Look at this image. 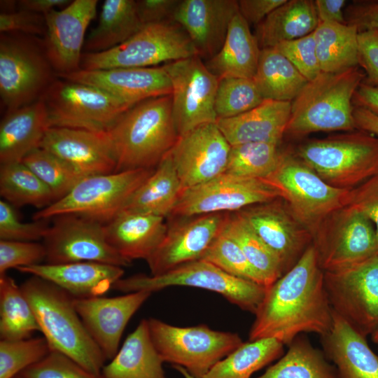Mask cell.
I'll use <instances>...</instances> for the list:
<instances>
[{"label":"cell","instance_id":"obj_1","mask_svg":"<svg viewBox=\"0 0 378 378\" xmlns=\"http://www.w3.org/2000/svg\"><path fill=\"white\" fill-rule=\"evenodd\" d=\"M332 309L313 244L296 264L267 288L250 328L249 340L272 338L289 345L298 335H326Z\"/></svg>","mask_w":378,"mask_h":378},{"label":"cell","instance_id":"obj_2","mask_svg":"<svg viewBox=\"0 0 378 378\" xmlns=\"http://www.w3.org/2000/svg\"><path fill=\"white\" fill-rule=\"evenodd\" d=\"M108 132L117 160L115 172L155 169L179 137L171 94L150 98L132 106Z\"/></svg>","mask_w":378,"mask_h":378},{"label":"cell","instance_id":"obj_3","mask_svg":"<svg viewBox=\"0 0 378 378\" xmlns=\"http://www.w3.org/2000/svg\"><path fill=\"white\" fill-rule=\"evenodd\" d=\"M20 288L50 350L101 374L106 360L85 329L74 307V298L55 284L34 275Z\"/></svg>","mask_w":378,"mask_h":378},{"label":"cell","instance_id":"obj_4","mask_svg":"<svg viewBox=\"0 0 378 378\" xmlns=\"http://www.w3.org/2000/svg\"><path fill=\"white\" fill-rule=\"evenodd\" d=\"M365 77L360 66L340 73L321 72L291 102L285 134L302 137L319 132L356 130L353 97Z\"/></svg>","mask_w":378,"mask_h":378},{"label":"cell","instance_id":"obj_5","mask_svg":"<svg viewBox=\"0 0 378 378\" xmlns=\"http://www.w3.org/2000/svg\"><path fill=\"white\" fill-rule=\"evenodd\" d=\"M295 154L338 188L351 190L378 174V136L359 130L307 140Z\"/></svg>","mask_w":378,"mask_h":378},{"label":"cell","instance_id":"obj_6","mask_svg":"<svg viewBox=\"0 0 378 378\" xmlns=\"http://www.w3.org/2000/svg\"><path fill=\"white\" fill-rule=\"evenodd\" d=\"M265 180L312 237L328 216L347 204L350 190L326 183L295 153L281 151L276 168Z\"/></svg>","mask_w":378,"mask_h":378},{"label":"cell","instance_id":"obj_7","mask_svg":"<svg viewBox=\"0 0 378 378\" xmlns=\"http://www.w3.org/2000/svg\"><path fill=\"white\" fill-rule=\"evenodd\" d=\"M185 30L169 20L144 25L123 43L106 51L83 53L80 69L158 66L195 56Z\"/></svg>","mask_w":378,"mask_h":378},{"label":"cell","instance_id":"obj_8","mask_svg":"<svg viewBox=\"0 0 378 378\" xmlns=\"http://www.w3.org/2000/svg\"><path fill=\"white\" fill-rule=\"evenodd\" d=\"M147 320L152 342L163 361L182 367L197 378H203L244 342L237 333L215 330L205 324L179 327L154 318Z\"/></svg>","mask_w":378,"mask_h":378},{"label":"cell","instance_id":"obj_9","mask_svg":"<svg viewBox=\"0 0 378 378\" xmlns=\"http://www.w3.org/2000/svg\"><path fill=\"white\" fill-rule=\"evenodd\" d=\"M182 286L213 291L243 310L255 314L267 288L257 283L232 276L204 260L183 264L157 276L135 274L120 279L112 289L126 293L146 290L154 292Z\"/></svg>","mask_w":378,"mask_h":378},{"label":"cell","instance_id":"obj_10","mask_svg":"<svg viewBox=\"0 0 378 378\" xmlns=\"http://www.w3.org/2000/svg\"><path fill=\"white\" fill-rule=\"evenodd\" d=\"M155 169L88 176L64 197L36 212L34 220L74 214L106 224L116 216Z\"/></svg>","mask_w":378,"mask_h":378},{"label":"cell","instance_id":"obj_11","mask_svg":"<svg viewBox=\"0 0 378 378\" xmlns=\"http://www.w3.org/2000/svg\"><path fill=\"white\" fill-rule=\"evenodd\" d=\"M23 35H1L0 96L8 112L40 99L55 80L43 43Z\"/></svg>","mask_w":378,"mask_h":378},{"label":"cell","instance_id":"obj_12","mask_svg":"<svg viewBox=\"0 0 378 378\" xmlns=\"http://www.w3.org/2000/svg\"><path fill=\"white\" fill-rule=\"evenodd\" d=\"M50 127L106 132L130 107L99 88L59 78L41 98Z\"/></svg>","mask_w":378,"mask_h":378},{"label":"cell","instance_id":"obj_13","mask_svg":"<svg viewBox=\"0 0 378 378\" xmlns=\"http://www.w3.org/2000/svg\"><path fill=\"white\" fill-rule=\"evenodd\" d=\"M332 311L367 337L378 330V253L346 268L324 272Z\"/></svg>","mask_w":378,"mask_h":378},{"label":"cell","instance_id":"obj_14","mask_svg":"<svg viewBox=\"0 0 378 378\" xmlns=\"http://www.w3.org/2000/svg\"><path fill=\"white\" fill-rule=\"evenodd\" d=\"M313 245L324 272L346 268L378 253L373 223L347 205L321 223L313 234Z\"/></svg>","mask_w":378,"mask_h":378},{"label":"cell","instance_id":"obj_15","mask_svg":"<svg viewBox=\"0 0 378 378\" xmlns=\"http://www.w3.org/2000/svg\"><path fill=\"white\" fill-rule=\"evenodd\" d=\"M281 198L265 179L223 173L205 183L182 189L169 218L234 213L247 206Z\"/></svg>","mask_w":378,"mask_h":378},{"label":"cell","instance_id":"obj_16","mask_svg":"<svg viewBox=\"0 0 378 378\" xmlns=\"http://www.w3.org/2000/svg\"><path fill=\"white\" fill-rule=\"evenodd\" d=\"M162 66L171 81L172 114L178 135L216 122L214 103L219 79L204 62L195 55Z\"/></svg>","mask_w":378,"mask_h":378},{"label":"cell","instance_id":"obj_17","mask_svg":"<svg viewBox=\"0 0 378 378\" xmlns=\"http://www.w3.org/2000/svg\"><path fill=\"white\" fill-rule=\"evenodd\" d=\"M52 218L43 239L46 263L96 262L121 267L131 264L108 244L104 224L74 214Z\"/></svg>","mask_w":378,"mask_h":378},{"label":"cell","instance_id":"obj_18","mask_svg":"<svg viewBox=\"0 0 378 378\" xmlns=\"http://www.w3.org/2000/svg\"><path fill=\"white\" fill-rule=\"evenodd\" d=\"M278 258L284 274L313 244V237L281 198L253 204L237 212Z\"/></svg>","mask_w":378,"mask_h":378},{"label":"cell","instance_id":"obj_19","mask_svg":"<svg viewBox=\"0 0 378 378\" xmlns=\"http://www.w3.org/2000/svg\"><path fill=\"white\" fill-rule=\"evenodd\" d=\"M228 213L172 218L165 236L146 260L150 275L164 274L183 264L200 260L222 232Z\"/></svg>","mask_w":378,"mask_h":378},{"label":"cell","instance_id":"obj_20","mask_svg":"<svg viewBox=\"0 0 378 378\" xmlns=\"http://www.w3.org/2000/svg\"><path fill=\"white\" fill-rule=\"evenodd\" d=\"M97 3V0H74L44 15V48L57 76L80 69L85 32L96 17Z\"/></svg>","mask_w":378,"mask_h":378},{"label":"cell","instance_id":"obj_21","mask_svg":"<svg viewBox=\"0 0 378 378\" xmlns=\"http://www.w3.org/2000/svg\"><path fill=\"white\" fill-rule=\"evenodd\" d=\"M230 148L216 122L200 125L179 136L170 154L183 189L225 173Z\"/></svg>","mask_w":378,"mask_h":378},{"label":"cell","instance_id":"obj_22","mask_svg":"<svg viewBox=\"0 0 378 378\" xmlns=\"http://www.w3.org/2000/svg\"><path fill=\"white\" fill-rule=\"evenodd\" d=\"M151 294L141 290L113 298H74V307L85 329L106 360L116 355L128 321Z\"/></svg>","mask_w":378,"mask_h":378},{"label":"cell","instance_id":"obj_23","mask_svg":"<svg viewBox=\"0 0 378 378\" xmlns=\"http://www.w3.org/2000/svg\"><path fill=\"white\" fill-rule=\"evenodd\" d=\"M65 160L85 176L115 172L117 160L106 132L49 127L41 147Z\"/></svg>","mask_w":378,"mask_h":378},{"label":"cell","instance_id":"obj_24","mask_svg":"<svg viewBox=\"0 0 378 378\" xmlns=\"http://www.w3.org/2000/svg\"><path fill=\"white\" fill-rule=\"evenodd\" d=\"M58 76L99 88L130 108L146 99L172 94L170 79L162 65L102 70L80 69Z\"/></svg>","mask_w":378,"mask_h":378},{"label":"cell","instance_id":"obj_25","mask_svg":"<svg viewBox=\"0 0 378 378\" xmlns=\"http://www.w3.org/2000/svg\"><path fill=\"white\" fill-rule=\"evenodd\" d=\"M238 12L235 0H181L172 20L187 33L197 56L207 61L222 48Z\"/></svg>","mask_w":378,"mask_h":378},{"label":"cell","instance_id":"obj_26","mask_svg":"<svg viewBox=\"0 0 378 378\" xmlns=\"http://www.w3.org/2000/svg\"><path fill=\"white\" fill-rule=\"evenodd\" d=\"M17 270L55 284L74 299L103 295L124 274L121 267L96 262L40 263Z\"/></svg>","mask_w":378,"mask_h":378},{"label":"cell","instance_id":"obj_27","mask_svg":"<svg viewBox=\"0 0 378 378\" xmlns=\"http://www.w3.org/2000/svg\"><path fill=\"white\" fill-rule=\"evenodd\" d=\"M330 330L321 337L323 351L339 378H378V356L366 337L332 311Z\"/></svg>","mask_w":378,"mask_h":378},{"label":"cell","instance_id":"obj_28","mask_svg":"<svg viewBox=\"0 0 378 378\" xmlns=\"http://www.w3.org/2000/svg\"><path fill=\"white\" fill-rule=\"evenodd\" d=\"M291 102L264 99L235 117L218 119L216 124L231 146L252 142L279 145L286 134Z\"/></svg>","mask_w":378,"mask_h":378},{"label":"cell","instance_id":"obj_29","mask_svg":"<svg viewBox=\"0 0 378 378\" xmlns=\"http://www.w3.org/2000/svg\"><path fill=\"white\" fill-rule=\"evenodd\" d=\"M164 217L122 210L104 225L108 244L132 262L147 260L163 240L167 230Z\"/></svg>","mask_w":378,"mask_h":378},{"label":"cell","instance_id":"obj_30","mask_svg":"<svg viewBox=\"0 0 378 378\" xmlns=\"http://www.w3.org/2000/svg\"><path fill=\"white\" fill-rule=\"evenodd\" d=\"M50 127L48 113L41 99L8 111L0 124V162H22L41 147Z\"/></svg>","mask_w":378,"mask_h":378},{"label":"cell","instance_id":"obj_31","mask_svg":"<svg viewBox=\"0 0 378 378\" xmlns=\"http://www.w3.org/2000/svg\"><path fill=\"white\" fill-rule=\"evenodd\" d=\"M260 50L248 23L239 11L230 24L222 48L204 63L218 79L226 77L253 78Z\"/></svg>","mask_w":378,"mask_h":378},{"label":"cell","instance_id":"obj_32","mask_svg":"<svg viewBox=\"0 0 378 378\" xmlns=\"http://www.w3.org/2000/svg\"><path fill=\"white\" fill-rule=\"evenodd\" d=\"M163 360L152 342L148 320L142 319L116 355L102 368L103 378H167Z\"/></svg>","mask_w":378,"mask_h":378},{"label":"cell","instance_id":"obj_33","mask_svg":"<svg viewBox=\"0 0 378 378\" xmlns=\"http://www.w3.org/2000/svg\"><path fill=\"white\" fill-rule=\"evenodd\" d=\"M319 20L314 1L286 0L257 25L260 48H272L312 34Z\"/></svg>","mask_w":378,"mask_h":378},{"label":"cell","instance_id":"obj_34","mask_svg":"<svg viewBox=\"0 0 378 378\" xmlns=\"http://www.w3.org/2000/svg\"><path fill=\"white\" fill-rule=\"evenodd\" d=\"M182 189L169 151L132 195L122 210L169 217Z\"/></svg>","mask_w":378,"mask_h":378},{"label":"cell","instance_id":"obj_35","mask_svg":"<svg viewBox=\"0 0 378 378\" xmlns=\"http://www.w3.org/2000/svg\"><path fill=\"white\" fill-rule=\"evenodd\" d=\"M144 24L134 0H106L103 3L97 26L85 41L87 52L111 50L128 40Z\"/></svg>","mask_w":378,"mask_h":378},{"label":"cell","instance_id":"obj_36","mask_svg":"<svg viewBox=\"0 0 378 378\" xmlns=\"http://www.w3.org/2000/svg\"><path fill=\"white\" fill-rule=\"evenodd\" d=\"M358 33L353 25L319 21L313 36L321 72L340 73L359 66Z\"/></svg>","mask_w":378,"mask_h":378},{"label":"cell","instance_id":"obj_37","mask_svg":"<svg viewBox=\"0 0 378 378\" xmlns=\"http://www.w3.org/2000/svg\"><path fill=\"white\" fill-rule=\"evenodd\" d=\"M253 80L264 99L293 102L308 80L275 48L260 50Z\"/></svg>","mask_w":378,"mask_h":378},{"label":"cell","instance_id":"obj_38","mask_svg":"<svg viewBox=\"0 0 378 378\" xmlns=\"http://www.w3.org/2000/svg\"><path fill=\"white\" fill-rule=\"evenodd\" d=\"M256 378H339L323 351L315 348L304 334L297 336L286 353Z\"/></svg>","mask_w":378,"mask_h":378},{"label":"cell","instance_id":"obj_39","mask_svg":"<svg viewBox=\"0 0 378 378\" xmlns=\"http://www.w3.org/2000/svg\"><path fill=\"white\" fill-rule=\"evenodd\" d=\"M284 344L272 338L248 340L218 361L203 378H251L284 354Z\"/></svg>","mask_w":378,"mask_h":378},{"label":"cell","instance_id":"obj_40","mask_svg":"<svg viewBox=\"0 0 378 378\" xmlns=\"http://www.w3.org/2000/svg\"><path fill=\"white\" fill-rule=\"evenodd\" d=\"M223 232L239 246L264 286L269 287L284 274L276 255L237 212L228 213Z\"/></svg>","mask_w":378,"mask_h":378},{"label":"cell","instance_id":"obj_41","mask_svg":"<svg viewBox=\"0 0 378 378\" xmlns=\"http://www.w3.org/2000/svg\"><path fill=\"white\" fill-rule=\"evenodd\" d=\"M37 330L35 315L20 286L6 274L0 275L1 340L30 338Z\"/></svg>","mask_w":378,"mask_h":378},{"label":"cell","instance_id":"obj_42","mask_svg":"<svg viewBox=\"0 0 378 378\" xmlns=\"http://www.w3.org/2000/svg\"><path fill=\"white\" fill-rule=\"evenodd\" d=\"M0 194L9 204L44 209L55 202L45 183L22 162L1 164Z\"/></svg>","mask_w":378,"mask_h":378},{"label":"cell","instance_id":"obj_43","mask_svg":"<svg viewBox=\"0 0 378 378\" xmlns=\"http://www.w3.org/2000/svg\"><path fill=\"white\" fill-rule=\"evenodd\" d=\"M279 145L252 142L231 146L225 173L247 178L265 179L276 168Z\"/></svg>","mask_w":378,"mask_h":378},{"label":"cell","instance_id":"obj_44","mask_svg":"<svg viewBox=\"0 0 378 378\" xmlns=\"http://www.w3.org/2000/svg\"><path fill=\"white\" fill-rule=\"evenodd\" d=\"M22 162L50 189L55 202L66 195L87 176L65 160L42 148L31 152Z\"/></svg>","mask_w":378,"mask_h":378},{"label":"cell","instance_id":"obj_45","mask_svg":"<svg viewBox=\"0 0 378 378\" xmlns=\"http://www.w3.org/2000/svg\"><path fill=\"white\" fill-rule=\"evenodd\" d=\"M263 100L253 78H220L214 103L217 120L241 115L256 107Z\"/></svg>","mask_w":378,"mask_h":378},{"label":"cell","instance_id":"obj_46","mask_svg":"<svg viewBox=\"0 0 378 378\" xmlns=\"http://www.w3.org/2000/svg\"><path fill=\"white\" fill-rule=\"evenodd\" d=\"M44 337L0 342V378H14L50 351Z\"/></svg>","mask_w":378,"mask_h":378},{"label":"cell","instance_id":"obj_47","mask_svg":"<svg viewBox=\"0 0 378 378\" xmlns=\"http://www.w3.org/2000/svg\"><path fill=\"white\" fill-rule=\"evenodd\" d=\"M201 260L216 265L232 276L263 286L261 279L250 265L239 246L223 231L211 243Z\"/></svg>","mask_w":378,"mask_h":378},{"label":"cell","instance_id":"obj_48","mask_svg":"<svg viewBox=\"0 0 378 378\" xmlns=\"http://www.w3.org/2000/svg\"><path fill=\"white\" fill-rule=\"evenodd\" d=\"M20 374L24 378H103L57 351H50L42 360Z\"/></svg>","mask_w":378,"mask_h":378},{"label":"cell","instance_id":"obj_49","mask_svg":"<svg viewBox=\"0 0 378 378\" xmlns=\"http://www.w3.org/2000/svg\"><path fill=\"white\" fill-rule=\"evenodd\" d=\"M20 221L13 206L6 201H0V240L34 241L43 239L50 226L47 220Z\"/></svg>","mask_w":378,"mask_h":378},{"label":"cell","instance_id":"obj_50","mask_svg":"<svg viewBox=\"0 0 378 378\" xmlns=\"http://www.w3.org/2000/svg\"><path fill=\"white\" fill-rule=\"evenodd\" d=\"M274 48L284 55L308 81L321 72L313 32L295 40L282 42Z\"/></svg>","mask_w":378,"mask_h":378},{"label":"cell","instance_id":"obj_51","mask_svg":"<svg viewBox=\"0 0 378 378\" xmlns=\"http://www.w3.org/2000/svg\"><path fill=\"white\" fill-rule=\"evenodd\" d=\"M46 256L44 244L34 241L0 240V275L11 268L40 264Z\"/></svg>","mask_w":378,"mask_h":378},{"label":"cell","instance_id":"obj_52","mask_svg":"<svg viewBox=\"0 0 378 378\" xmlns=\"http://www.w3.org/2000/svg\"><path fill=\"white\" fill-rule=\"evenodd\" d=\"M346 205L359 211L373 223L378 251V174L350 190Z\"/></svg>","mask_w":378,"mask_h":378},{"label":"cell","instance_id":"obj_53","mask_svg":"<svg viewBox=\"0 0 378 378\" xmlns=\"http://www.w3.org/2000/svg\"><path fill=\"white\" fill-rule=\"evenodd\" d=\"M0 31L3 34L18 33L31 36L45 35V17L24 10L3 12L0 14Z\"/></svg>","mask_w":378,"mask_h":378},{"label":"cell","instance_id":"obj_54","mask_svg":"<svg viewBox=\"0 0 378 378\" xmlns=\"http://www.w3.org/2000/svg\"><path fill=\"white\" fill-rule=\"evenodd\" d=\"M358 42V66L365 74V80L378 85V31L359 32Z\"/></svg>","mask_w":378,"mask_h":378},{"label":"cell","instance_id":"obj_55","mask_svg":"<svg viewBox=\"0 0 378 378\" xmlns=\"http://www.w3.org/2000/svg\"><path fill=\"white\" fill-rule=\"evenodd\" d=\"M346 24L359 32L378 31V0L354 1L344 10Z\"/></svg>","mask_w":378,"mask_h":378},{"label":"cell","instance_id":"obj_56","mask_svg":"<svg viewBox=\"0 0 378 378\" xmlns=\"http://www.w3.org/2000/svg\"><path fill=\"white\" fill-rule=\"evenodd\" d=\"M137 13L144 25L172 20L180 0L136 1Z\"/></svg>","mask_w":378,"mask_h":378},{"label":"cell","instance_id":"obj_57","mask_svg":"<svg viewBox=\"0 0 378 378\" xmlns=\"http://www.w3.org/2000/svg\"><path fill=\"white\" fill-rule=\"evenodd\" d=\"M286 0H239V11L248 24L258 25Z\"/></svg>","mask_w":378,"mask_h":378},{"label":"cell","instance_id":"obj_58","mask_svg":"<svg viewBox=\"0 0 378 378\" xmlns=\"http://www.w3.org/2000/svg\"><path fill=\"white\" fill-rule=\"evenodd\" d=\"M314 3L320 22L346 24L344 10L345 0H316Z\"/></svg>","mask_w":378,"mask_h":378},{"label":"cell","instance_id":"obj_59","mask_svg":"<svg viewBox=\"0 0 378 378\" xmlns=\"http://www.w3.org/2000/svg\"><path fill=\"white\" fill-rule=\"evenodd\" d=\"M353 104L378 115V85L371 84L365 79L354 93Z\"/></svg>","mask_w":378,"mask_h":378},{"label":"cell","instance_id":"obj_60","mask_svg":"<svg viewBox=\"0 0 378 378\" xmlns=\"http://www.w3.org/2000/svg\"><path fill=\"white\" fill-rule=\"evenodd\" d=\"M71 1L69 0H21L18 4L20 10L45 15L53 10L65 7Z\"/></svg>","mask_w":378,"mask_h":378},{"label":"cell","instance_id":"obj_61","mask_svg":"<svg viewBox=\"0 0 378 378\" xmlns=\"http://www.w3.org/2000/svg\"><path fill=\"white\" fill-rule=\"evenodd\" d=\"M356 129L378 136V115L370 111L354 106L353 112Z\"/></svg>","mask_w":378,"mask_h":378},{"label":"cell","instance_id":"obj_62","mask_svg":"<svg viewBox=\"0 0 378 378\" xmlns=\"http://www.w3.org/2000/svg\"><path fill=\"white\" fill-rule=\"evenodd\" d=\"M173 368L177 370L184 378H197L190 374L186 369L182 367L173 365Z\"/></svg>","mask_w":378,"mask_h":378},{"label":"cell","instance_id":"obj_63","mask_svg":"<svg viewBox=\"0 0 378 378\" xmlns=\"http://www.w3.org/2000/svg\"><path fill=\"white\" fill-rule=\"evenodd\" d=\"M372 340L373 341V342L376 343L378 344V330L374 332L372 335Z\"/></svg>","mask_w":378,"mask_h":378},{"label":"cell","instance_id":"obj_64","mask_svg":"<svg viewBox=\"0 0 378 378\" xmlns=\"http://www.w3.org/2000/svg\"><path fill=\"white\" fill-rule=\"evenodd\" d=\"M14 378H24V377H22L20 374H18L16 377H15Z\"/></svg>","mask_w":378,"mask_h":378}]
</instances>
